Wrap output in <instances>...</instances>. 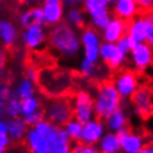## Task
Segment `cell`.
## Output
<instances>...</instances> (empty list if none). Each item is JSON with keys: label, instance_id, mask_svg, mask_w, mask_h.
Masks as SVG:
<instances>
[{"label": "cell", "instance_id": "1", "mask_svg": "<svg viewBox=\"0 0 153 153\" xmlns=\"http://www.w3.org/2000/svg\"><path fill=\"white\" fill-rule=\"evenodd\" d=\"M36 83L39 85L42 94L47 97H55L75 91V83L73 73L65 69L55 66L44 68L38 73Z\"/></svg>", "mask_w": 153, "mask_h": 153}, {"label": "cell", "instance_id": "2", "mask_svg": "<svg viewBox=\"0 0 153 153\" xmlns=\"http://www.w3.org/2000/svg\"><path fill=\"white\" fill-rule=\"evenodd\" d=\"M94 87L97 92V99L95 102V110H96V120L104 121L114 109L120 105V94L113 83L112 78L102 79H92Z\"/></svg>", "mask_w": 153, "mask_h": 153}, {"label": "cell", "instance_id": "3", "mask_svg": "<svg viewBox=\"0 0 153 153\" xmlns=\"http://www.w3.org/2000/svg\"><path fill=\"white\" fill-rule=\"evenodd\" d=\"M75 91L65 95H60V96L51 97L47 106H43L44 116L48 117L49 122H52V123L57 126H62L73 120V117H74Z\"/></svg>", "mask_w": 153, "mask_h": 153}, {"label": "cell", "instance_id": "4", "mask_svg": "<svg viewBox=\"0 0 153 153\" xmlns=\"http://www.w3.org/2000/svg\"><path fill=\"white\" fill-rule=\"evenodd\" d=\"M49 44L52 45V48L68 56L74 55L79 47L74 31L66 24L56 26L49 33Z\"/></svg>", "mask_w": 153, "mask_h": 153}, {"label": "cell", "instance_id": "5", "mask_svg": "<svg viewBox=\"0 0 153 153\" xmlns=\"http://www.w3.org/2000/svg\"><path fill=\"white\" fill-rule=\"evenodd\" d=\"M113 79L114 86H117L118 94L122 96H128L131 92L139 86V75L137 71L131 70L128 68H117L113 70Z\"/></svg>", "mask_w": 153, "mask_h": 153}, {"label": "cell", "instance_id": "6", "mask_svg": "<svg viewBox=\"0 0 153 153\" xmlns=\"http://www.w3.org/2000/svg\"><path fill=\"white\" fill-rule=\"evenodd\" d=\"M131 100L132 104L136 108V113L143 118L147 120L152 116V88L151 83H144V85H139L135 90L131 92Z\"/></svg>", "mask_w": 153, "mask_h": 153}, {"label": "cell", "instance_id": "7", "mask_svg": "<svg viewBox=\"0 0 153 153\" xmlns=\"http://www.w3.org/2000/svg\"><path fill=\"white\" fill-rule=\"evenodd\" d=\"M94 108V100L86 91H75L74 95V118L79 123L90 121Z\"/></svg>", "mask_w": 153, "mask_h": 153}, {"label": "cell", "instance_id": "8", "mask_svg": "<svg viewBox=\"0 0 153 153\" xmlns=\"http://www.w3.org/2000/svg\"><path fill=\"white\" fill-rule=\"evenodd\" d=\"M45 140L48 143L49 152L55 153H66L70 151L69 148V137L68 134L61 130L59 126H51L47 132V135L44 136Z\"/></svg>", "mask_w": 153, "mask_h": 153}, {"label": "cell", "instance_id": "9", "mask_svg": "<svg viewBox=\"0 0 153 153\" xmlns=\"http://www.w3.org/2000/svg\"><path fill=\"white\" fill-rule=\"evenodd\" d=\"M132 18H128V20H121V18H116L114 17L113 21H109L108 25L105 26V40L109 42V43H114V42H118L122 36L127 35L128 33V27L132 22Z\"/></svg>", "mask_w": 153, "mask_h": 153}, {"label": "cell", "instance_id": "10", "mask_svg": "<svg viewBox=\"0 0 153 153\" xmlns=\"http://www.w3.org/2000/svg\"><path fill=\"white\" fill-rule=\"evenodd\" d=\"M117 137H118V141H120V147L123 148L126 152L136 153V152H140L141 147H143L141 136H139L137 134H132L130 127L120 128Z\"/></svg>", "mask_w": 153, "mask_h": 153}, {"label": "cell", "instance_id": "11", "mask_svg": "<svg viewBox=\"0 0 153 153\" xmlns=\"http://www.w3.org/2000/svg\"><path fill=\"white\" fill-rule=\"evenodd\" d=\"M85 34H83V43L86 48V60L95 62L99 53V36L97 31L92 26H85Z\"/></svg>", "mask_w": 153, "mask_h": 153}, {"label": "cell", "instance_id": "12", "mask_svg": "<svg viewBox=\"0 0 153 153\" xmlns=\"http://www.w3.org/2000/svg\"><path fill=\"white\" fill-rule=\"evenodd\" d=\"M100 52L105 60L106 66H108L112 71L121 66V62L123 61L125 53L122 52L116 44H112V43L102 44L101 48H100Z\"/></svg>", "mask_w": 153, "mask_h": 153}, {"label": "cell", "instance_id": "13", "mask_svg": "<svg viewBox=\"0 0 153 153\" xmlns=\"http://www.w3.org/2000/svg\"><path fill=\"white\" fill-rule=\"evenodd\" d=\"M86 9L92 14L94 22L99 27H105L109 22V16L100 0H86Z\"/></svg>", "mask_w": 153, "mask_h": 153}, {"label": "cell", "instance_id": "14", "mask_svg": "<svg viewBox=\"0 0 153 153\" xmlns=\"http://www.w3.org/2000/svg\"><path fill=\"white\" fill-rule=\"evenodd\" d=\"M132 49V56H134V62L136 65V69L143 70L152 62V49L151 45L147 44H139L136 43Z\"/></svg>", "mask_w": 153, "mask_h": 153}, {"label": "cell", "instance_id": "15", "mask_svg": "<svg viewBox=\"0 0 153 153\" xmlns=\"http://www.w3.org/2000/svg\"><path fill=\"white\" fill-rule=\"evenodd\" d=\"M86 123L87 125L85 130L82 128V135L79 140H82L86 144L92 145L100 139V136L102 134V126H101V122L97 120L96 122H86Z\"/></svg>", "mask_w": 153, "mask_h": 153}, {"label": "cell", "instance_id": "16", "mask_svg": "<svg viewBox=\"0 0 153 153\" xmlns=\"http://www.w3.org/2000/svg\"><path fill=\"white\" fill-rule=\"evenodd\" d=\"M0 38L4 42L7 49L12 51L14 49V44H16V38H17V30L8 21H0Z\"/></svg>", "mask_w": 153, "mask_h": 153}, {"label": "cell", "instance_id": "17", "mask_svg": "<svg viewBox=\"0 0 153 153\" xmlns=\"http://www.w3.org/2000/svg\"><path fill=\"white\" fill-rule=\"evenodd\" d=\"M136 13V3L134 0H120L114 7V17L121 20H128L135 16Z\"/></svg>", "mask_w": 153, "mask_h": 153}, {"label": "cell", "instance_id": "18", "mask_svg": "<svg viewBox=\"0 0 153 153\" xmlns=\"http://www.w3.org/2000/svg\"><path fill=\"white\" fill-rule=\"evenodd\" d=\"M24 40L30 49L31 48L34 49V48H36L38 45H40L44 40V34L42 31L40 26L39 25H30L27 33L24 35Z\"/></svg>", "mask_w": 153, "mask_h": 153}, {"label": "cell", "instance_id": "19", "mask_svg": "<svg viewBox=\"0 0 153 153\" xmlns=\"http://www.w3.org/2000/svg\"><path fill=\"white\" fill-rule=\"evenodd\" d=\"M9 134L12 136V140L16 144L26 145L25 143V132H26V123L20 120H13L9 122Z\"/></svg>", "mask_w": 153, "mask_h": 153}, {"label": "cell", "instance_id": "20", "mask_svg": "<svg viewBox=\"0 0 153 153\" xmlns=\"http://www.w3.org/2000/svg\"><path fill=\"white\" fill-rule=\"evenodd\" d=\"M27 140H29L30 151L38 152V153H48L49 152V147H48L47 140H45V137L43 135H40L39 132L30 131Z\"/></svg>", "mask_w": 153, "mask_h": 153}, {"label": "cell", "instance_id": "21", "mask_svg": "<svg viewBox=\"0 0 153 153\" xmlns=\"http://www.w3.org/2000/svg\"><path fill=\"white\" fill-rule=\"evenodd\" d=\"M62 14V5L60 3H47L43 9V16L48 24H56Z\"/></svg>", "mask_w": 153, "mask_h": 153}, {"label": "cell", "instance_id": "22", "mask_svg": "<svg viewBox=\"0 0 153 153\" xmlns=\"http://www.w3.org/2000/svg\"><path fill=\"white\" fill-rule=\"evenodd\" d=\"M105 120L108 122V126L112 130H120L126 127V117L123 116V113L121 110H118V108L114 109Z\"/></svg>", "mask_w": 153, "mask_h": 153}, {"label": "cell", "instance_id": "23", "mask_svg": "<svg viewBox=\"0 0 153 153\" xmlns=\"http://www.w3.org/2000/svg\"><path fill=\"white\" fill-rule=\"evenodd\" d=\"M101 152H106V153H113L117 152L120 149V141H118V137L116 135H109L104 136V139L101 140Z\"/></svg>", "mask_w": 153, "mask_h": 153}, {"label": "cell", "instance_id": "24", "mask_svg": "<svg viewBox=\"0 0 153 153\" xmlns=\"http://www.w3.org/2000/svg\"><path fill=\"white\" fill-rule=\"evenodd\" d=\"M68 131L66 134L71 137L73 140H79L81 139V135H82V123H79L78 121L76 122H73V121H69L68 123Z\"/></svg>", "mask_w": 153, "mask_h": 153}, {"label": "cell", "instance_id": "25", "mask_svg": "<svg viewBox=\"0 0 153 153\" xmlns=\"http://www.w3.org/2000/svg\"><path fill=\"white\" fill-rule=\"evenodd\" d=\"M38 106H39V102H38L36 99H33L31 96L27 99H24V102H21V110L25 116L35 112L38 109Z\"/></svg>", "mask_w": 153, "mask_h": 153}, {"label": "cell", "instance_id": "26", "mask_svg": "<svg viewBox=\"0 0 153 153\" xmlns=\"http://www.w3.org/2000/svg\"><path fill=\"white\" fill-rule=\"evenodd\" d=\"M43 118H44V109L35 110V112H33V113H30V114L26 116L25 123L26 125H30V126H35L38 122H40Z\"/></svg>", "mask_w": 153, "mask_h": 153}, {"label": "cell", "instance_id": "27", "mask_svg": "<svg viewBox=\"0 0 153 153\" xmlns=\"http://www.w3.org/2000/svg\"><path fill=\"white\" fill-rule=\"evenodd\" d=\"M7 110L10 116L13 117H17L18 113L21 112V102L18 100V97L16 96H12L9 99V102H8V106H7Z\"/></svg>", "mask_w": 153, "mask_h": 153}, {"label": "cell", "instance_id": "28", "mask_svg": "<svg viewBox=\"0 0 153 153\" xmlns=\"http://www.w3.org/2000/svg\"><path fill=\"white\" fill-rule=\"evenodd\" d=\"M69 20H70L73 24L76 25L79 29H85V18H83L82 13L76 9H73L70 13H69Z\"/></svg>", "mask_w": 153, "mask_h": 153}, {"label": "cell", "instance_id": "29", "mask_svg": "<svg viewBox=\"0 0 153 153\" xmlns=\"http://www.w3.org/2000/svg\"><path fill=\"white\" fill-rule=\"evenodd\" d=\"M18 94H20V97L21 99H27L33 95V86L31 83L29 81H25L21 83L20 86V91H18Z\"/></svg>", "mask_w": 153, "mask_h": 153}, {"label": "cell", "instance_id": "30", "mask_svg": "<svg viewBox=\"0 0 153 153\" xmlns=\"http://www.w3.org/2000/svg\"><path fill=\"white\" fill-rule=\"evenodd\" d=\"M82 69H83L82 75H83V76H88V75H91V74L94 73L95 66H94V64L91 62V61L86 60V61H83V66H82Z\"/></svg>", "mask_w": 153, "mask_h": 153}, {"label": "cell", "instance_id": "31", "mask_svg": "<svg viewBox=\"0 0 153 153\" xmlns=\"http://www.w3.org/2000/svg\"><path fill=\"white\" fill-rule=\"evenodd\" d=\"M21 22H22V25H24L25 27H29L30 25H33V13H31V10L26 12L24 16L21 17Z\"/></svg>", "mask_w": 153, "mask_h": 153}, {"label": "cell", "instance_id": "32", "mask_svg": "<svg viewBox=\"0 0 153 153\" xmlns=\"http://www.w3.org/2000/svg\"><path fill=\"white\" fill-rule=\"evenodd\" d=\"M136 5L139 8L152 9V0H136Z\"/></svg>", "mask_w": 153, "mask_h": 153}, {"label": "cell", "instance_id": "33", "mask_svg": "<svg viewBox=\"0 0 153 153\" xmlns=\"http://www.w3.org/2000/svg\"><path fill=\"white\" fill-rule=\"evenodd\" d=\"M8 143H9L8 137H7L5 135H0V153L5 151V148H7V145H8Z\"/></svg>", "mask_w": 153, "mask_h": 153}, {"label": "cell", "instance_id": "34", "mask_svg": "<svg viewBox=\"0 0 153 153\" xmlns=\"http://www.w3.org/2000/svg\"><path fill=\"white\" fill-rule=\"evenodd\" d=\"M7 62V53L5 51H3V49H0V68H3Z\"/></svg>", "mask_w": 153, "mask_h": 153}, {"label": "cell", "instance_id": "35", "mask_svg": "<svg viewBox=\"0 0 153 153\" xmlns=\"http://www.w3.org/2000/svg\"><path fill=\"white\" fill-rule=\"evenodd\" d=\"M8 132V126L4 122H0V135H7Z\"/></svg>", "mask_w": 153, "mask_h": 153}, {"label": "cell", "instance_id": "36", "mask_svg": "<svg viewBox=\"0 0 153 153\" xmlns=\"http://www.w3.org/2000/svg\"><path fill=\"white\" fill-rule=\"evenodd\" d=\"M66 4H74V3H79L81 0H64Z\"/></svg>", "mask_w": 153, "mask_h": 153}, {"label": "cell", "instance_id": "37", "mask_svg": "<svg viewBox=\"0 0 153 153\" xmlns=\"http://www.w3.org/2000/svg\"><path fill=\"white\" fill-rule=\"evenodd\" d=\"M60 0H45V3H59Z\"/></svg>", "mask_w": 153, "mask_h": 153}, {"label": "cell", "instance_id": "38", "mask_svg": "<svg viewBox=\"0 0 153 153\" xmlns=\"http://www.w3.org/2000/svg\"><path fill=\"white\" fill-rule=\"evenodd\" d=\"M100 1H101V4H102V5H105L108 1H110V0H100Z\"/></svg>", "mask_w": 153, "mask_h": 153}, {"label": "cell", "instance_id": "39", "mask_svg": "<svg viewBox=\"0 0 153 153\" xmlns=\"http://www.w3.org/2000/svg\"><path fill=\"white\" fill-rule=\"evenodd\" d=\"M26 1H30V0H25V3H26Z\"/></svg>", "mask_w": 153, "mask_h": 153}]
</instances>
